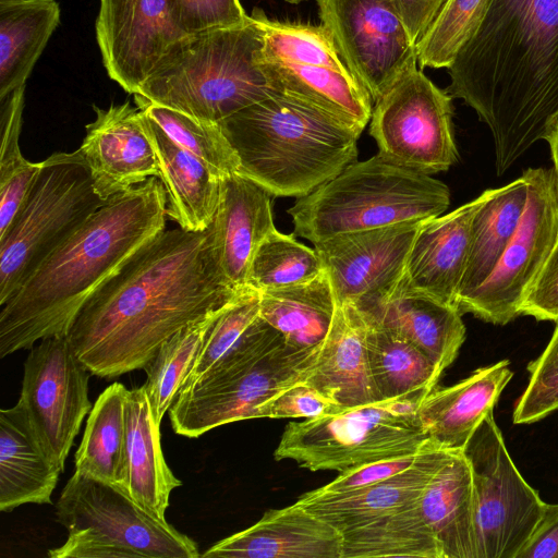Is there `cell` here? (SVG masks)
Returning a JSON list of instances; mask_svg holds the SVG:
<instances>
[{
    "instance_id": "obj_1",
    "label": "cell",
    "mask_w": 558,
    "mask_h": 558,
    "mask_svg": "<svg viewBox=\"0 0 558 558\" xmlns=\"http://www.w3.org/2000/svg\"><path fill=\"white\" fill-rule=\"evenodd\" d=\"M238 293L219 276L209 229L193 232L178 226L159 234L89 298L66 339L92 375L113 379L144 369L172 335Z\"/></svg>"
},
{
    "instance_id": "obj_2",
    "label": "cell",
    "mask_w": 558,
    "mask_h": 558,
    "mask_svg": "<svg viewBox=\"0 0 558 558\" xmlns=\"http://www.w3.org/2000/svg\"><path fill=\"white\" fill-rule=\"evenodd\" d=\"M448 72L447 92L488 125L501 175L558 117V0H493Z\"/></svg>"
},
{
    "instance_id": "obj_3",
    "label": "cell",
    "mask_w": 558,
    "mask_h": 558,
    "mask_svg": "<svg viewBox=\"0 0 558 558\" xmlns=\"http://www.w3.org/2000/svg\"><path fill=\"white\" fill-rule=\"evenodd\" d=\"M167 219L156 177L108 198L1 305L0 357L66 337L89 298L166 230Z\"/></svg>"
},
{
    "instance_id": "obj_4",
    "label": "cell",
    "mask_w": 558,
    "mask_h": 558,
    "mask_svg": "<svg viewBox=\"0 0 558 558\" xmlns=\"http://www.w3.org/2000/svg\"><path fill=\"white\" fill-rule=\"evenodd\" d=\"M219 124L239 173L271 196H305L357 160L360 132L280 92Z\"/></svg>"
},
{
    "instance_id": "obj_5",
    "label": "cell",
    "mask_w": 558,
    "mask_h": 558,
    "mask_svg": "<svg viewBox=\"0 0 558 558\" xmlns=\"http://www.w3.org/2000/svg\"><path fill=\"white\" fill-rule=\"evenodd\" d=\"M263 44L252 13L240 25L189 35L136 94L196 120L219 123L278 92L259 63Z\"/></svg>"
},
{
    "instance_id": "obj_6",
    "label": "cell",
    "mask_w": 558,
    "mask_h": 558,
    "mask_svg": "<svg viewBox=\"0 0 558 558\" xmlns=\"http://www.w3.org/2000/svg\"><path fill=\"white\" fill-rule=\"evenodd\" d=\"M448 186L430 174L377 154L354 161L288 209L295 236L313 244L331 236L424 221L449 207Z\"/></svg>"
},
{
    "instance_id": "obj_7",
    "label": "cell",
    "mask_w": 558,
    "mask_h": 558,
    "mask_svg": "<svg viewBox=\"0 0 558 558\" xmlns=\"http://www.w3.org/2000/svg\"><path fill=\"white\" fill-rule=\"evenodd\" d=\"M318 350L289 344L259 316L230 354L180 389L168 411L172 429L197 438L225 424L257 418L260 404L303 379Z\"/></svg>"
},
{
    "instance_id": "obj_8",
    "label": "cell",
    "mask_w": 558,
    "mask_h": 558,
    "mask_svg": "<svg viewBox=\"0 0 558 558\" xmlns=\"http://www.w3.org/2000/svg\"><path fill=\"white\" fill-rule=\"evenodd\" d=\"M65 542L50 558H197L195 542L121 487L74 471L57 504Z\"/></svg>"
},
{
    "instance_id": "obj_9",
    "label": "cell",
    "mask_w": 558,
    "mask_h": 558,
    "mask_svg": "<svg viewBox=\"0 0 558 558\" xmlns=\"http://www.w3.org/2000/svg\"><path fill=\"white\" fill-rule=\"evenodd\" d=\"M429 391L348 408L287 424L274 456L311 471L351 470L420 451L428 439L418 416Z\"/></svg>"
},
{
    "instance_id": "obj_10",
    "label": "cell",
    "mask_w": 558,
    "mask_h": 558,
    "mask_svg": "<svg viewBox=\"0 0 558 558\" xmlns=\"http://www.w3.org/2000/svg\"><path fill=\"white\" fill-rule=\"evenodd\" d=\"M105 202L78 149L43 160L23 206L0 239V305Z\"/></svg>"
},
{
    "instance_id": "obj_11",
    "label": "cell",
    "mask_w": 558,
    "mask_h": 558,
    "mask_svg": "<svg viewBox=\"0 0 558 558\" xmlns=\"http://www.w3.org/2000/svg\"><path fill=\"white\" fill-rule=\"evenodd\" d=\"M257 20L264 44L259 63L274 88L301 99L362 133L371 120L373 99L349 70L323 25Z\"/></svg>"
},
{
    "instance_id": "obj_12",
    "label": "cell",
    "mask_w": 558,
    "mask_h": 558,
    "mask_svg": "<svg viewBox=\"0 0 558 558\" xmlns=\"http://www.w3.org/2000/svg\"><path fill=\"white\" fill-rule=\"evenodd\" d=\"M471 472L476 558H517L545 506L509 456L493 411L463 449Z\"/></svg>"
},
{
    "instance_id": "obj_13",
    "label": "cell",
    "mask_w": 558,
    "mask_h": 558,
    "mask_svg": "<svg viewBox=\"0 0 558 558\" xmlns=\"http://www.w3.org/2000/svg\"><path fill=\"white\" fill-rule=\"evenodd\" d=\"M452 117V96L414 68L374 101L369 134L379 155L432 175L458 161Z\"/></svg>"
},
{
    "instance_id": "obj_14",
    "label": "cell",
    "mask_w": 558,
    "mask_h": 558,
    "mask_svg": "<svg viewBox=\"0 0 558 558\" xmlns=\"http://www.w3.org/2000/svg\"><path fill=\"white\" fill-rule=\"evenodd\" d=\"M527 198L520 222L488 278L462 300L460 312L494 325L521 315L523 302L558 240V192L553 169L522 174Z\"/></svg>"
},
{
    "instance_id": "obj_15",
    "label": "cell",
    "mask_w": 558,
    "mask_h": 558,
    "mask_svg": "<svg viewBox=\"0 0 558 558\" xmlns=\"http://www.w3.org/2000/svg\"><path fill=\"white\" fill-rule=\"evenodd\" d=\"M89 374L66 337L39 341L24 363L17 403L40 446L62 472L82 422L93 408Z\"/></svg>"
},
{
    "instance_id": "obj_16",
    "label": "cell",
    "mask_w": 558,
    "mask_h": 558,
    "mask_svg": "<svg viewBox=\"0 0 558 558\" xmlns=\"http://www.w3.org/2000/svg\"><path fill=\"white\" fill-rule=\"evenodd\" d=\"M349 70L373 102L402 74L417 68L412 43L395 0H316Z\"/></svg>"
},
{
    "instance_id": "obj_17",
    "label": "cell",
    "mask_w": 558,
    "mask_h": 558,
    "mask_svg": "<svg viewBox=\"0 0 558 558\" xmlns=\"http://www.w3.org/2000/svg\"><path fill=\"white\" fill-rule=\"evenodd\" d=\"M423 221L338 234L314 243L338 306L369 314L397 289Z\"/></svg>"
},
{
    "instance_id": "obj_18",
    "label": "cell",
    "mask_w": 558,
    "mask_h": 558,
    "mask_svg": "<svg viewBox=\"0 0 558 558\" xmlns=\"http://www.w3.org/2000/svg\"><path fill=\"white\" fill-rule=\"evenodd\" d=\"M95 29L109 77L132 95L187 36L173 0H100Z\"/></svg>"
},
{
    "instance_id": "obj_19",
    "label": "cell",
    "mask_w": 558,
    "mask_h": 558,
    "mask_svg": "<svg viewBox=\"0 0 558 558\" xmlns=\"http://www.w3.org/2000/svg\"><path fill=\"white\" fill-rule=\"evenodd\" d=\"M96 118L88 123L81 151L95 192L107 201L158 178V161L147 135L144 114L130 101L102 109L94 106Z\"/></svg>"
},
{
    "instance_id": "obj_20",
    "label": "cell",
    "mask_w": 558,
    "mask_h": 558,
    "mask_svg": "<svg viewBox=\"0 0 558 558\" xmlns=\"http://www.w3.org/2000/svg\"><path fill=\"white\" fill-rule=\"evenodd\" d=\"M270 194L239 172L220 179V198L209 229L210 251L222 282L234 292L247 287L253 256L276 229Z\"/></svg>"
},
{
    "instance_id": "obj_21",
    "label": "cell",
    "mask_w": 558,
    "mask_h": 558,
    "mask_svg": "<svg viewBox=\"0 0 558 558\" xmlns=\"http://www.w3.org/2000/svg\"><path fill=\"white\" fill-rule=\"evenodd\" d=\"M477 205L476 197L449 214L421 223L396 290L425 294L457 306Z\"/></svg>"
},
{
    "instance_id": "obj_22",
    "label": "cell",
    "mask_w": 558,
    "mask_h": 558,
    "mask_svg": "<svg viewBox=\"0 0 558 558\" xmlns=\"http://www.w3.org/2000/svg\"><path fill=\"white\" fill-rule=\"evenodd\" d=\"M201 557L341 558V536L295 501L266 511L252 526L217 542Z\"/></svg>"
},
{
    "instance_id": "obj_23",
    "label": "cell",
    "mask_w": 558,
    "mask_h": 558,
    "mask_svg": "<svg viewBox=\"0 0 558 558\" xmlns=\"http://www.w3.org/2000/svg\"><path fill=\"white\" fill-rule=\"evenodd\" d=\"M367 319L351 304L338 306L316 359L301 381L348 409L380 401L368 366Z\"/></svg>"
},
{
    "instance_id": "obj_24",
    "label": "cell",
    "mask_w": 558,
    "mask_h": 558,
    "mask_svg": "<svg viewBox=\"0 0 558 558\" xmlns=\"http://www.w3.org/2000/svg\"><path fill=\"white\" fill-rule=\"evenodd\" d=\"M449 451L429 441L414 464L399 474L349 493L311 490L296 501L339 532L360 526L416 502Z\"/></svg>"
},
{
    "instance_id": "obj_25",
    "label": "cell",
    "mask_w": 558,
    "mask_h": 558,
    "mask_svg": "<svg viewBox=\"0 0 558 558\" xmlns=\"http://www.w3.org/2000/svg\"><path fill=\"white\" fill-rule=\"evenodd\" d=\"M509 364L502 360L477 368L453 386L430 390L418 410L428 439L440 448L463 451L512 378Z\"/></svg>"
},
{
    "instance_id": "obj_26",
    "label": "cell",
    "mask_w": 558,
    "mask_h": 558,
    "mask_svg": "<svg viewBox=\"0 0 558 558\" xmlns=\"http://www.w3.org/2000/svg\"><path fill=\"white\" fill-rule=\"evenodd\" d=\"M125 472L122 488L142 507L166 519L171 492L181 486L168 466L156 418L143 386L125 399Z\"/></svg>"
},
{
    "instance_id": "obj_27",
    "label": "cell",
    "mask_w": 558,
    "mask_h": 558,
    "mask_svg": "<svg viewBox=\"0 0 558 558\" xmlns=\"http://www.w3.org/2000/svg\"><path fill=\"white\" fill-rule=\"evenodd\" d=\"M143 114L158 161V179L167 193L168 219L186 231L206 230L219 204L220 179Z\"/></svg>"
},
{
    "instance_id": "obj_28",
    "label": "cell",
    "mask_w": 558,
    "mask_h": 558,
    "mask_svg": "<svg viewBox=\"0 0 558 558\" xmlns=\"http://www.w3.org/2000/svg\"><path fill=\"white\" fill-rule=\"evenodd\" d=\"M61 469L47 456L16 402L0 411V510L50 505Z\"/></svg>"
},
{
    "instance_id": "obj_29",
    "label": "cell",
    "mask_w": 558,
    "mask_h": 558,
    "mask_svg": "<svg viewBox=\"0 0 558 558\" xmlns=\"http://www.w3.org/2000/svg\"><path fill=\"white\" fill-rule=\"evenodd\" d=\"M418 506L442 558H476L472 472L463 451L448 452L420 496Z\"/></svg>"
},
{
    "instance_id": "obj_30",
    "label": "cell",
    "mask_w": 558,
    "mask_h": 558,
    "mask_svg": "<svg viewBox=\"0 0 558 558\" xmlns=\"http://www.w3.org/2000/svg\"><path fill=\"white\" fill-rule=\"evenodd\" d=\"M364 315L410 340L442 372L454 361L465 339L460 310L421 293L396 290Z\"/></svg>"
},
{
    "instance_id": "obj_31",
    "label": "cell",
    "mask_w": 558,
    "mask_h": 558,
    "mask_svg": "<svg viewBox=\"0 0 558 558\" xmlns=\"http://www.w3.org/2000/svg\"><path fill=\"white\" fill-rule=\"evenodd\" d=\"M477 198L457 306L488 278L510 242L526 204V181L521 175L505 186L484 191Z\"/></svg>"
},
{
    "instance_id": "obj_32",
    "label": "cell",
    "mask_w": 558,
    "mask_h": 558,
    "mask_svg": "<svg viewBox=\"0 0 558 558\" xmlns=\"http://www.w3.org/2000/svg\"><path fill=\"white\" fill-rule=\"evenodd\" d=\"M60 14L56 0H0V99L26 85Z\"/></svg>"
},
{
    "instance_id": "obj_33",
    "label": "cell",
    "mask_w": 558,
    "mask_h": 558,
    "mask_svg": "<svg viewBox=\"0 0 558 558\" xmlns=\"http://www.w3.org/2000/svg\"><path fill=\"white\" fill-rule=\"evenodd\" d=\"M337 308L325 270L306 283L259 293V316L289 344L304 350L320 347Z\"/></svg>"
},
{
    "instance_id": "obj_34",
    "label": "cell",
    "mask_w": 558,
    "mask_h": 558,
    "mask_svg": "<svg viewBox=\"0 0 558 558\" xmlns=\"http://www.w3.org/2000/svg\"><path fill=\"white\" fill-rule=\"evenodd\" d=\"M366 319L368 366L379 400L433 390L442 374L438 365L400 333Z\"/></svg>"
},
{
    "instance_id": "obj_35",
    "label": "cell",
    "mask_w": 558,
    "mask_h": 558,
    "mask_svg": "<svg viewBox=\"0 0 558 558\" xmlns=\"http://www.w3.org/2000/svg\"><path fill=\"white\" fill-rule=\"evenodd\" d=\"M121 383L97 398L74 456L75 471L122 488L125 472V399Z\"/></svg>"
},
{
    "instance_id": "obj_36",
    "label": "cell",
    "mask_w": 558,
    "mask_h": 558,
    "mask_svg": "<svg viewBox=\"0 0 558 558\" xmlns=\"http://www.w3.org/2000/svg\"><path fill=\"white\" fill-rule=\"evenodd\" d=\"M339 533L341 558H442L440 545L423 517L418 500Z\"/></svg>"
},
{
    "instance_id": "obj_37",
    "label": "cell",
    "mask_w": 558,
    "mask_h": 558,
    "mask_svg": "<svg viewBox=\"0 0 558 558\" xmlns=\"http://www.w3.org/2000/svg\"><path fill=\"white\" fill-rule=\"evenodd\" d=\"M227 304L228 302L178 330L160 345L144 367L147 378L143 388L159 422L172 405L214 323Z\"/></svg>"
},
{
    "instance_id": "obj_38",
    "label": "cell",
    "mask_w": 558,
    "mask_h": 558,
    "mask_svg": "<svg viewBox=\"0 0 558 558\" xmlns=\"http://www.w3.org/2000/svg\"><path fill=\"white\" fill-rule=\"evenodd\" d=\"M25 88L23 85L0 99V239L12 226L41 168V161H28L20 148Z\"/></svg>"
},
{
    "instance_id": "obj_39",
    "label": "cell",
    "mask_w": 558,
    "mask_h": 558,
    "mask_svg": "<svg viewBox=\"0 0 558 558\" xmlns=\"http://www.w3.org/2000/svg\"><path fill=\"white\" fill-rule=\"evenodd\" d=\"M134 102L180 147L204 162L221 179L239 172V160L219 123L196 120L135 94Z\"/></svg>"
},
{
    "instance_id": "obj_40",
    "label": "cell",
    "mask_w": 558,
    "mask_h": 558,
    "mask_svg": "<svg viewBox=\"0 0 558 558\" xmlns=\"http://www.w3.org/2000/svg\"><path fill=\"white\" fill-rule=\"evenodd\" d=\"M324 271L316 250L295 235L274 229L257 247L247 276V287L258 293L312 281Z\"/></svg>"
},
{
    "instance_id": "obj_41",
    "label": "cell",
    "mask_w": 558,
    "mask_h": 558,
    "mask_svg": "<svg viewBox=\"0 0 558 558\" xmlns=\"http://www.w3.org/2000/svg\"><path fill=\"white\" fill-rule=\"evenodd\" d=\"M493 0H448L424 38L416 45L421 68L448 69L472 38Z\"/></svg>"
},
{
    "instance_id": "obj_42",
    "label": "cell",
    "mask_w": 558,
    "mask_h": 558,
    "mask_svg": "<svg viewBox=\"0 0 558 558\" xmlns=\"http://www.w3.org/2000/svg\"><path fill=\"white\" fill-rule=\"evenodd\" d=\"M258 318L259 293L257 291L247 289L232 298L214 323L181 389L196 381L230 354Z\"/></svg>"
},
{
    "instance_id": "obj_43",
    "label": "cell",
    "mask_w": 558,
    "mask_h": 558,
    "mask_svg": "<svg viewBox=\"0 0 558 558\" xmlns=\"http://www.w3.org/2000/svg\"><path fill=\"white\" fill-rule=\"evenodd\" d=\"M527 386L513 411L514 424H531L558 410V320L543 353L527 365Z\"/></svg>"
},
{
    "instance_id": "obj_44",
    "label": "cell",
    "mask_w": 558,
    "mask_h": 558,
    "mask_svg": "<svg viewBox=\"0 0 558 558\" xmlns=\"http://www.w3.org/2000/svg\"><path fill=\"white\" fill-rule=\"evenodd\" d=\"M177 20L189 36L244 23L248 15L240 0H173Z\"/></svg>"
},
{
    "instance_id": "obj_45",
    "label": "cell",
    "mask_w": 558,
    "mask_h": 558,
    "mask_svg": "<svg viewBox=\"0 0 558 558\" xmlns=\"http://www.w3.org/2000/svg\"><path fill=\"white\" fill-rule=\"evenodd\" d=\"M303 381L278 392L258 407L257 418H315L343 411Z\"/></svg>"
},
{
    "instance_id": "obj_46",
    "label": "cell",
    "mask_w": 558,
    "mask_h": 558,
    "mask_svg": "<svg viewBox=\"0 0 558 558\" xmlns=\"http://www.w3.org/2000/svg\"><path fill=\"white\" fill-rule=\"evenodd\" d=\"M421 450L415 453L379 460L340 472L332 482L312 492L319 495L342 494L376 484L413 465Z\"/></svg>"
},
{
    "instance_id": "obj_47",
    "label": "cell",
    "mask_w": 558,
    "mask_h": 558,
    "mask_svg": "<svg viewBox=\"0 0 558 558\" xmlns=\"http://www.w3.org/2000/svg\"><path fill=\"white\" fill-rule=\"evenodd\" d=\"M521 315L558 320V240L523 302Z\"/></svg>"
},
{
    "instance_id": "obj_48",
    "label": "cell",
    "mask_w": 558,
    "mask_h": 558,
    "mask_svg": "<svg viewBox=\"0 0 558 558\" xmlns=\"http://www.w3.org/2000/svg\"><path fill=\"white\" fill-rule=\"evenodd\" d=\"M517 558H558V504H546Z\"/></svg>"
},
{
    "instance_id": "obj_49",
    "label": "cell",
    "mask_w": 558,
    "mask_h": 558,
    "mask_svg": "<svg viewBox=\"0 0 558 558\" xmlns=\"http://www.w3.org/2000/svg\"><path fill=\"white\" fill-rule=\"evenodd\" d=\"M412 43L430 29L448 0H395Z\"/></svg>"
},
{
    "instance_id": "obj_50",
    "label": "cell",
    "mask_w": 558,
    "mask_h": 558,
    "mask_svg": "<svg viewBox=\"0 0 558 558\" xmlns=\"http://www.w3.org/2000/svg\"><path fill=\"white\" fill-rule=\"evenodd\" d=\"M551 150V157L554 162V174L558 192V117L555 119L550 132L546 138Z\"/></svg>"
},
{
    "instance_id": "obj_51",
    "label": "cell",
    "mask_w": 558,
    "mask_h": 558,
    "mask_svg": "<svg viewBox=\"0 0 558 558\" xmlns=\"http://www.w3.org/2000/svg\"><path fill=\"white\" fill-rule=\"evenodd\" d=\"M287 1H288V2H291V3H299V2H301V1H303V0H287Z\"/></svg>"
}]
</instances>
